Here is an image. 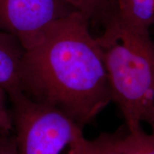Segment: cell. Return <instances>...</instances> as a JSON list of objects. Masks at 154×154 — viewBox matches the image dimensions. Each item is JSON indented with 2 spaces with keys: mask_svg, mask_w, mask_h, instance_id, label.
Listing matches in <instances>:
<instances>
[{
  "mask_svg": "<svg viewBox=\"0 0 154 154\" xmlns=\"http://www.w3.org/2000/svg\"><path fill=\"white\" fill-rule=\"evenodd\" d=\"M8 94L19 154H86L82 127L68 115L34 101L21 90Z\"/></svg>",
  "mask_w": 154,
  "mask_h": 154,
  "instance_id": "cell-3",
  "label": "cell"
},
{
  "mask_svg": "<svg viewBox=\"0 0 154 154\" xmlns=\"http://www.w3.org/2000/svg\"><path fill=\"white\" fill-rule=\"evenodd\" d=\"M146 122H148L150 126L151 127L152 133L154 134V101L153 106L151 108V110L150 111L149 116H148L147 119H146Z\"/></svg>",
  "mask_w": 154,
  "mask_h": 154,
  "instance_id": "cell-12",
  "label": "cell"
},
{
  "mask_svg": "<svg viewBox=\"0 0 154 154\" xmlns=\"http://www.w3.org/2000/svg\"><path fill=\"white\" fill-rule=\"evenodd\" d=\"M20 88L34 101L57 108L84 127L111 100L106 72L88 21L74 11L24 50Z\"/></svg>",
  "mask_w": 154,
  "mask_h": 154,
  "instance_id": "cell-1",
  "label": "cell"
},
{
  "mask_svg": "<svg viewBox=\"0 0 154 154\" xmlns=\"http://www.w3.org/2000/svg\"><path fill=\"white\" fill-rule=\"evenodd\" d=\"M115 143L121 154H154V134L142 128L127 134H114Z\"/></svg>",
  "mask_w": 154,
  "mask_h": 154,
  "instance_id": "cell-7",
  "label": "cell"
},
{
  "mask_svg": "<svg viewBox=\"0 0 154 154\" xmlns=\"http://www.w3.org/2000/svg\"><path fill=\"white\" fill-rule=\"evenodd\" d=\"M86 154H121L115 143L114 134H102L94 140H86Z\"/></svg>",
  "mask_w": 154,
  "mask_h": 154,
  "instance_id": "cell-9",
  "label": "cell"
},
{
  "mask_svg": "<svg viewBox=\"0 0 154 154\" xmlns=\"http://www.w3.org/2000/svg\"><path fill=\"white\" fill-rule=\"evenodd\" d=\"M107 14L135 28L149 30L154 24V0H112Z\"/></svg>",
  "mask_w": 154,
  "mask_h": 154,
  "instance_id": "cell-6",
  "label": "cell"
},
{
  "mask_svg": "<svg viewBox=\"0 0 154 154\" xmlns=\"http://www.w3.org/2000/svg\"><path fill=\"white\" fill-rule=\"evenodd\" d=\"M72 8L89 22L105 17L112 0H64Z\"/></svg>",
  "mask_w": 154,
  "mask_h": 154,
  "instance_id": "cell-8",
  "label": "cell"
},
{
  "mask_svg": "<svg viewBox=\"0 0 154 154\" xmlns=\"http://www.w3.org/2000/svg\"><path fill=\"white\" fill-rule=\"evenodd\" d=\"M24 49L12 34L0 30V86L11 93L20 88Z\"/></svg>",
  "mask_w": 154,
  "mask_h": 154,
  "instance_id": "cell-5",
  "label": "cell"
},
{
  "mask_svg": "<svg viewBox=\"0 0 154 154\" xmlns=\"http://www.w3.org/2000/svg\"><path fill=\"white\" fill-rule=\"evenodd\" d=\"M7 91L0 86V136H9L14 131L13 118L6 106Z\"/></svg>",
  "mask_w": 154,
  "mask_h": 154,
  "instance_id": "cell-10",
  "label": "cell"
},
{
  "mask_svg": "<svg viewBox=\"0 0 154 154\" xmlns=\"http://www.w3.org/2000/svg\"><path fill=\"white\" fill-rule=\"evenodd\" d=\"M0 154H19L15 136H0Z\"/></svg>",
  "mask_w": 154,
  "mask_h": 154,
  "instance_id": "cell-11",
  "label": "cell"
},
{
  "mask_svg": "<svg viewBox=\"0 0 154 154\" xmlns=\"http://www.w3.org/2000/svg\"><path fill=\"white\" fill-rule=\"evenodd\" d=\"M96 40L106 72L111 100L124 116L127 129L141 128L154 101V42L149 30L135 28L113 14L103 18Z\"/></svg>",
  "mask_w": 154,
  "mask_h": 154,
  "instance_id": "cell-2",
  "label": "cell"
},
{
  "mask_svg": "<svg viewBox=\"0 0 154 154\" xmlns=\"http://www.w3.org/2000/svg\"><path fill=\"white\" fill-rule=\"evenodd\" d=\"M74 11L64 0H0V30L12 34L28 50L51 25Z\"/></svg>",
  "mask_w": 154,
  "mask_h": 154,
  "instance_id": "cell-4",
  "label": "cell"
}]
</instances>
